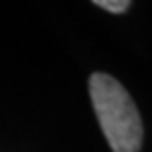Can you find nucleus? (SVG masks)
<instances>
[{"label": "nucleus", "mask_w": 152, "mask_h": 152, "mask_svg": "<svg viewBox=\"0 0 152 152\" xmlns=\"http://www.w3.org/2000/svg\"><path fill=\"white\" fill-rule=\"evenodd\" d=\"M90 99L103 136L114 152H139L143 143L141 115L125 86L108 73H92Z\"/></svg>", "instance_id": "nucleus-1"}, {"label": "nucleus", "mask_w": 152, "mask_h": 152, "mask_svg": "<svg viewBox=\"0 0 152 152\" xmlns=\"http://www.w3.org/2000/svg\"><path fill=\"white\" fill-rule=\"evenodd\" d=\"M94 4H95L97 7H103V9H106V11L115 13V15L125 13L126 9L130 7V2H128V0H95Z\"/></svg>", "instance_id": "nucleus-2"}]
</instances>
